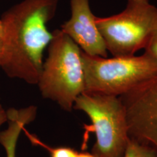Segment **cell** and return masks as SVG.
<instances>
[{
	"mask_svg": "<svg viewBox=\"0 0 157 157\" xmlns=\"http://www.w3.org/2000/svg\"><path fill=\"white\" fill-rule=\"evenodd\" d=\"M76 157H96L95 155L92 154V153L88 152H81L78 153V155Z\"/></svg>",
	"mask_w": 157,
	"mask_h": 157,
	"instance_id": "14",
	"label": "cell"
},
{
	"mask_svg": "<svg viewBox=\"0 0 157 157\" xmlns=\"http://www.w3.org/2000/svg\"><path fill=\"white\" fill-rule=\"evenodd\" d=\"M7 110L2 106L0 103V127H1L4 124L7 123Z\"/></svg>",
	"mask_w": 157,
	"mask_h": 157,
	"instance_id": "12",
	"label": "cell"
},
{
	"mask_svg": "<svg viewBox=\"0 0 157 157\" xmlns=\"http://www.w3.org/2000/svg\"><path fill=\"white\" fill-rule=\"evenodd\" d=\"M3 45V25L0 20V54H1L2 50Z\"/></svg>",
	"mask_w": 157,
	"mask_h": 157,
	"instance_id": "13",
	"label": "cell"
},
{
	"mask_svg": "<svg viewBox=\"0 0 157 157\" xmlns=\"http://www.w3.org/2000/svg\"><path fill=\"white\" fill-rule=\"evenodd\" d=\"M58 0H22L2 15L3 45L0 67L9 77L37 84L43 54L52 39L48 29Z\"/></svg>",
	"mask_w": 157,
	"mask_h": 157,
	"instance_id": "1",
	"label": "cell"
},
{
	"mask_svg": "<svg viewBox=\"0 0 157 157\" xmlns=\"http://www.w3.org/2000/svg\"><path fill=\"white\" fill-rule=\"evenodd\" d=\"M23 132L25 133L26 136L30 140L32 144L35 146H39L42 147L49 152L50 157H76L78 155V151L75 149L66 146H59V147H52L45 144L42 141H41L38 137L35 135H31L28 131L23 129Z\"/></svg>",
	"mask_w": 157,
	"mask_h": 157,
	"instance_id": "9",
	"label": "cell"
},
{
	"mask_svg": "<svg viewBox=\"0 0 157 157\" xmlns=\"http://www.w3.org/2000/svg\"><path fill=\"white\" fill-rule=\"evenodd\" d=\"M124 157H157V155L151 146L130 139Z\"/></svg>",
	"mask_w": 157,
	"mask_h": 157,
	"instance_id": "10",
	"label": "cell"
},
{
	"mask_svg": "<svg viewBox=\"0 0 157 157\" xmlns=\"http://www.w3.org/2000/svg\"><path fill=\"white\" fill-rule=\"evenodd\" d=\"M119 97L129 138L151 146L157 155V73Z\"/></svg>",
	"mask_w": 157,
	"mask_h": 157,
	"instance_id": "6",
	"label": "cell"
},
{
	"mask_svg": "<svg viewBox=\"0 0 157 157\" xmlns=\"http://www.w3.org/2000/svg\"><path fill=\"white\" fill-rule=\"evenodd\" d=\"M108 52L113 57L133 56L144 50L157 24V7L149 0H127L124 10L95 17Z\"/></svg>",
	"mask_w": 157,
	"mask_h": 157,
	"instance_id": "4",
	"label": "cell"
},
{
	"mask_svg": "<svg viewBox=\"0 0 157 157\" xmlns=\"http://www.w3.org/2000/svg\"><path fill=\"white\" fill-rule=\"evenodd\" d=\"M85 92L119 96L157 73V63L143 53L139 56H90L82 52Z\"/></svg>",
	"mask_w": 157,
	"mask_h": 157,
	"instance_id": "3",
	"label": "cell"
},
{
	"mask_svg": "<svg viewBox=\"0 0 157 157\" xmlns=\"http://www.w3.org/2000/svg\"><path fill=\"white\" fill-rule=\"evenodd\" d=\"M71 17L60 30L90 56L107 58L108 50L95 22L90 0H70Z\"/></svg>",
	"mask_w": 157,
	"mask_h": 157,
	"instance_id": "7",
	"label": "cell"
},
{
	"mask_svg": "<svg viewBox=\"0 0 157 157\" xmlns=\"http://www.w3.org/2000/svg\"><path fill=\"white\" fill-rule=\"evenodd\" d=\"M52 33L37 85L43 98L71 111L76 98L85 92L82 51L60 29Z\"/></svg>",
	"mask_w": 157,
	"mask_h": 157,
	"instance_id": "2",
	"label": "cell"
},
{
	"mask_svg": "<svg viewBox=\"0 0 157 157\" xmlns=\"http://www.w3.org/2000/svg\"><path fill=\"white\" fill-rule=\"evenodd\" d=\"M144 50V54L157 63V24Z\"/></svg>",
	"mask_w": 157,
	"mask_h": 157,
	"instance_id": "11",
	"label": "cell"
},
{
	"mask_svg": "<svg viewBox=\"0 0 157 157\" xmlns=\"http://www.w3.org/2000/svg\"><path fill=\"white\" fill-rule=\"evenodd\" d=\"M74 109L85 113L92 122L96 141L92 154L96 157H124L130 140L126 112L120 97L84 93Z\"/></svg>",
	"mask_w": 157,
	"mask_h": 157,
	"instance_id": "5",
	"label": "cell"
},
{
	"mask_svg": "<svg viewBox=\"0 0 157 157\" xmlns=\"http://www.w3.org/2000/svg\"><path fill=\"white\" fill-rule=\"evenodd\" d=\"M7 127L0 131V144L4 148L5 157H16V148L21 133L25 126L35 120L37 107L35 105L7 110Z\"/></svg>",
	"mask_w": 157,
	"mask_h": 157,
	"instance_id": "8",
	"label": "cell"
}]
</instances>
